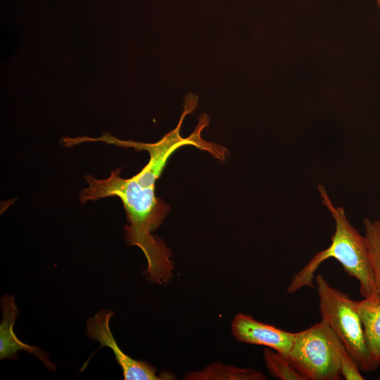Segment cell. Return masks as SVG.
Returning <instances> with one entry per match:
<instances>
[{"mask_svg": "<svg viewBox=\"0 0 380 380\" xmlns=\"http://www.w3.org/2000/svg\"><path fill=\"white\" fill-rule=\"evenodd\" d=\"M315 283L322 319L328 322L361 372L376 370L379 365L368 352L356 300L332 287L322 274L316 276Z\"/></svg>", "mask_w": 380, "mask_h": 380, "instance_id": "obj_3", "label": "cell"}, {"mask_svg": "<svg viewBox=\"0 0 380 380\" xmlns=\"http://www.w3.org/2000/svg\"><path fill=\"white\" fill-rule=\"evenodd\" d=\"M2 319L0 323V360L17 359L18 351H25L39 358L51 371L56 370L48 354L39 347L30 346L21 341L15 335L13 327L20 312L14 296L5 294L1 299Z\"/></svg>", "mask_w": 380, "mask_h": 380, "instance_id": "obj_7", "label": "cell"}, {"mask_svg": "<svg viewBox=\"0 0 380 380\" xmlns=\"http://www.w3.org/2000/svg\"><path fill=\"white\" fill-rule=\"evenodd\" d=\"M344 346L327 321L296 332L287 359L306 380H338Z\"/></svg>", "mask_w": 380, "mask_h": 380, "instance_id": "obj_4", "label": "cell"}, {"mask_svg": "<svg viewBox=\"0 0 380 380\" xmlns=\"http://www.w3.org/2000/svg\"><path fill=\"white\" fill-rule=\"evenodd\" d=\"M322 204L335 222V232L330 246L317 253L309 262L293 275L287 292L293 293L304 287H314L315 272L327 259L333 258L342 265L345 272L359 283L360 294L363 298L377 296L374 274L370 260L367 239L348 220L344 208L336 207L324 186L319 184Z\"/></svg>", "mask_w": 380, "mask_h": 380, "instance_id": "obj_2", "label": "cell"}, {"mask_svg": "<svg viewBox=\"0 0 380 380\" xmlns=\"http://www.w3.org/2000/svg\"><path fill=\"white\" fill-rule=\"evenodd\" d=\"M232 332L239 342L264 346L283 356L289 355L295 333L255 319L252 316L237 314L232 323Z\"/></svg>", "mask_w": 380, "mask_h": 380, "instance_id": "obj_6", "label": "cell"}, {"mask_svg": "<svg viewBox=\"0 0 380 380\" xmlns=\"http://www.w3.org/2000/svg\"><path fill=\"white\" fill-rule=\"evenodd\" d=\"M266 367L270 374L281 380H306L289 360L277 351L266 348L263 351Z\"/></svg>", "mask_w": 380, "mask_h": 380, "instance_id": "obj_11", "label": "cell"}, {"mask_svg": "<svg viewBox=\"0 0 380 380\" xmlns=\"http://www.w3.org/2000/svg\"><path fill=\"white\" fill-rule=\"evenodd\" d=\"M378 379H379L380 380V374H379V378H378Z\"/></svg>", "mask_w": 380, "mask_h": 380, "instance_id": "obj_14", "label": "cell"}, {"mask_svg": "<svg viewBox=\"0 0 380 380\" xmlns=\"http://www.w3.org/2000/svg\"><path fill=\"white\" fill-rule=\"evenodd\" d=\"M186 110L177 127L156 143L147 144L118 139L109 134L98 138L83 137L84 142L101 141L121 147L146 151L150 158L140 172L130 178L120 176V168L111 172L110 177L99 179L86 175L89 186L83 189L80 201H96L100 198L117 196L122 202L129 224L125 226V239L129 246H135L144 253L147 267L144 271L148 279L156 284H165L172 278L173 264L171 251L165 243L154 236L155 232L167 216L170 207L156 195V182L159 178L171 155L184 146H194L210 153L219 160H224L227 150L221 146L204 141L201 132L207 125L200 122L189 137L180 135V126Z\"/></svg>", "mask_w": 380, "mask_h": 380, "instance_id": "obj_1", "label": "cell"}, {"mask_svg": "<svg viewBox=\"0 0 380 380\" xmlns=\"http://www.w3.org/2000/svg\"><path fill=\"white\" fill-rule=\"evenodd\" d=\"M370 260L374 274L377 296L380 297V220H363Z\"/></svg>", "mask_w": 380, "mask_h": 380, "instance_id": "obj_10", "label": "cell"}, {"mask_svg": "<svg viewBox=\"0 0 380 380\" xmlns=\"http://www.w3.org/2000/svg\"><path fill=\"white\" fill-rule=\"evenodd\" d=\"M115 315L112 310L103 309L87 320V334L89 338L99 342L102 347L110 348L115 360L122 368L125 380H162L172 379L173 375L156 374V369L146 362L133 359L125 353L118 346L110 327V318Z\"/></svg>", "mask_w": 380, "mask_h": 380, "instance_id": "obj_5", "label": "cell"}, {"mask_svg": "<svg viewBox=\"0 0 380 380\" xmlns=\"http://www.w3.org/2000/svg\"><path fill=\"white\" fill-rule=\"evenodd\" d=\"M184 379L188 380H265L266 376L262 372L250 369L239 368L215 362L198 372L186 373Z\"/></svg>", "mask_w": 380, "mask_h": 380, "instance_id": "obj_9", "label": "cell"}, {"mask_svg": "<svg viewBox=\"0 0 380 380\" xmlns=\"http://www.w3.org/2000/svg\"><path fill=\"white\" fill-rule=\"evenodd\" d=\"M366 346L372 360L380 365V297L363 298L355 303Z\"/></svg>", "mask_w": 380, "mask_h": 380, "instance_id": "obj_8", "label": "cell"}, {"mask_svg": "<svg viewBox=\"0 0 380 380\" xmlns=\"http://www.w3.org/2000/svg\"><path fill=\"white\" fill-rule=\"evenodd\" d=\"M341 375L346 380H363L356 363L343 346L340 353Z\"/></svg>", "mask_w": 380, "mask_h": 380, "instance_id": "obj_12", "label": "cell"}, {"mask_svg": "<svg viewBox=\"0 0 380 380\" xmlns=\"http://www.w3.org/2000/svg\"><path fill=\"white\" fill-rule=\"evenodd\" d=\"M376 1H377V4H378V5L379 6V8H380V0H376Z\"/></svg>", "mask_w": 380, "mask_h": 380, "instance_id": "obj_13", "label": "cell"}]
</instances>
